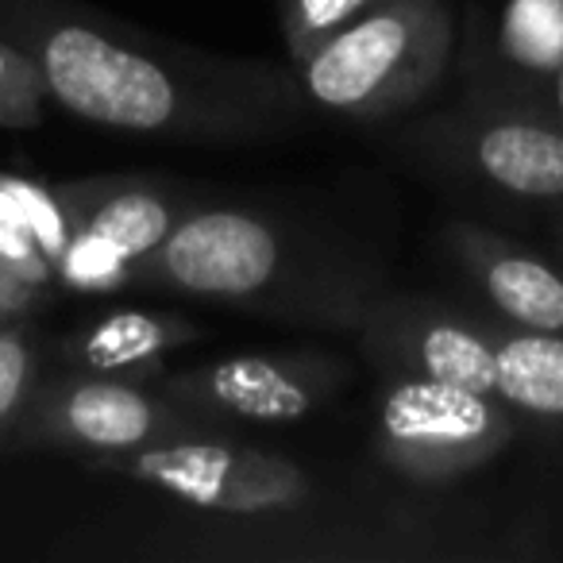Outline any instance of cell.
Wrapping results in <instances>:
<instances>
[{
	"instance_id": "cell-1",
	"label": "cell",
	"mask_w": 563,
	"mask_h": 563,
	"mask_svg": "<svg viewBox=\"0 0 563 563\" xmlns=\"http://www.w3.org/2000/svg\"><path fill=\"white\" fill-rule=\"evenodd\" d=\"M0 40L40 66L51 101L109 132L247 143L301 109L298 74L143 40L78 0H0Z\"/></svg>"
},
{
	"instance_id": "cell-2",
	"label": "cell",
	"mask_w": 563,
	"mask_h": 563,
	"mask_svg": "<svg viewBox=\"0 0 563 563\" xmlns=\"http://www.w3.org/2000/svg\"><path fill=\"white\" fill-rule=\"evenodd\" d=\"M132 290L189 294L336 329H355L383 294L347 255L232 205H189L170 235L132 266Z\"/></svg>"
},
{
	"instance_id": "cell-3",
	"label": "cell",
	"mask_w": 563,
	"mask_h": 563,
	"mask_svg": "<svg viewBox=\"0 0 563 563\" xmlns=\"http://www.w3.org/2000/svg\"><path fill=\"white\" fill-rule=\"evenodd\" d=\"M452 58L444 0H375L360 20L298 63L301 93L340 117L378 120L421 104Z\"/></svg>"
},
{
	"instance_id": "cell-4",
	"label": "cell",
	"mask_w": 563,
	"mask_h": 563,
	"mask_svg": "<svg viewBox=\"0 0 563 563\" xmlns=\"http://www.w3.org/2000/svg\"><path fill=\"white\" fill-rule=\"evenodd\" d=\"M514 440L506 401L437 378L390 375L378 394L375 452L394 475L440 486L490 463Z\"/></svg>"
},
{
	"instance_id": "cell-5",
	"label": "cell",
	"mask_w": 563,
	"mask_h": 563,
	"mask_svg": "<svg viewBox=\"0 0 563 563\" xmlns=\"http://www.w3.org/2000/svg\"><path fill=\"white\" fill-rule=\"evenodd\" d=\"M205 432H217V424L186 413L166 394H151L143 383L74 371V375L40 378L9 448L20 452L51 448L97 460L166 440L205 437Z\"/></svg>"
},
{
	"instance_id": "cell-6",
	"label": "cell",
	"mask_w": 563,
	"mask_h": 563,
	"mask_svg": "<svg viewBox=\"0 0 563 563\" xmlns=\"http://www.w3.org/2000/svg\"><path fill=\"white\" fill-rule=\"evenodd\" d=\"M97 471L135 478L170 498L217 514H290L313 494L309 475L294 460L243 448L220 432L166 440V444L135 448L120 455H97Z\"/></svg>"
},
{
	"instance_id": "cell-7",
	"label": "cell",
	"mask_w": 563,
	"mask_h": 563,
	"mask_svg": "<svg viewBox=\"0 0 563 563\" xmlns=\"http://www.w3.org/2000/svg\"><path fill=\"white\" fill-rule=\"evenodd\" d=\"M340 363L317 352H251L158 378V394L201 421L294 424L336 390Z\"/></svg>"
},
{
	"instance_id": "cell-8",
	"label": "cell",
	"mask_w": 563,
	"mask_h": 563,
	"mask_svg": "<svg viewBox=\"0 0 563 563\" xmlns=\"http://www.w3.org/2000/svg\"><path fill=\"white\" fill-rule=\"evenodd\" d=\"M355 336L386 378H437L498 398V363L478 317L440 301L378 294L355 321Z\"/></svg>"
},
{
	"instance_id": "cell-9",
	"label": "cell",
	"mask_w": 563,
	"mask_h": 563,
	"mask_svg": "<svg viewBox=\"0 0 563 563\" xmlns=\"http://www.w3.org/2000/svg\"><path fill=\"white\" fill-rule=\"evenodd\" d=\"M452 151L490 186L532 201L563 197V128L525 109H471L444 128Z\"/></svg>"
},
{
	"instance_id": "cell-10",
	"label": "cell",
	"mask_w": 563,
	"mask_h": 563,
	"mask_svg": "<svg viewBox=\"0 0 563 563\" xmlns=\"http://www.w3.org/2000/svg\"><path fill=\"white\" fill-rule=\"evenodd\" d=\"M444 243L509 329L563 336V271L471 220H452Z\"/></svg>"
},
{
	"instance_id": "cell-11",
	"label": "cell",
	"mask_w": 563,
	"mask_h": 563,
	"mask_svg": "<svg viewBox=\"0 0 563 563\" xmlns=\"http://www.w3.org/2000/svg\"><path fill=\"white\" fill-rule=\"evenodd\" d=\"M55 194L70 217V228L101 240L128 266L155 251L194 205L189 197L143 178H89L58 186Z\"/></svg>"
},
{
	"instance_id": "cell-12",
	"label": "cell",
	"mask_w": 563,
	"mask_h": 563,
	"mask_svg": "<svg viewBox=\"0 0 563 563\" xmlns=\"http://www.w3.org/2000/svg\"><path fill=\"white\" fill-rule=\"evenodd\" d=\"M201 340V329L178 313L117 309L63 340V360L74 371L112 375L128 383H158L170 352Z\"/></svg>"
},
{
	"instance_id": "cell-13",
	"label": "cell",
	"mask_w": 563,
	"mask_h": 563,
	"mask_svg": "<svg viewBox=\"0 0 563 563\" xmlns=\"http://www.w3.org/2000/svg\"><path fill=\"white\" fill-rule=\"evenodd\" d=\"M70 240V217L55 189L0 174V266L35 294L58 286V255Z\"/></svg>"
},
{
	"instance_id": "cell-14",
	"label": "cell",
	"mask_w": 563,
	"mask_h": 563,
	"mask_svg": "<svg viewBox=\"0 0 563 563\" xmlns=\"http://www.w3.org/2000/svg\"><path fill=\"white\" fill-rule=\"evenodd\" d=\"M498 363V398L509 409L563 432V336L486 324Z\"/></svg>"
},
{
	"instance_id": "cell-15",
	"label": "cell",
	"mask_w": 563,
	"mask_h": 563,
	"mask_svg": "<svg viewBox=\"0 0 563 563\" xmlns=\"http://www.w3.org/2000/svg\"><path fill=\"white\" fill-rule=\"evenodd\" d=\"M501 51L517 70H563V0H509L501 16Z\"/></svg>"
},
{
	"instance_id": "cell-16",
	"label": "cell",
	"mask_w": 563,
	"mask_h": 563,
	"mask_svg": "<svg viewBox=\"0 0 563 563\" xmlns=\"http://www.w3.org/2000/svg\"><path fill=\"white\" fill-rule=\"evenodd\" d=\"M40 340L24 317L0 324V448H9L35 386H40Z\"/></svg>"
},
{
	"instance_id": "cell-17",
	"label": "cell",
	"mask_w": 563,
	"mask_h": 563,
	"mask_svg": "<svg viewBox=\"0 0 563 563\" xmlns=\"http://www.w3.org/2000/svg\"><path fill=\"white\" fill-rule=\"evenodd\" d=\"M375 0H278V27L294 66L360 20Z\"/></svg>"
},
{
	"instance_id": "cell-18",
	"label": "cell",
	"mask_w": 563,
	"mask_h": 563,
	"mask_svg": "<svg viewBox=\"0 0 563 563\" xmlns=\"http://www.w3.org/2000/svg\"><path fill=\"white\" fill-rule=\"evenodd\" d=\"M51 101L47 81L40 66L16 47L0 40V128L4 132H27L43 124V104Z\"/></svg>"
},
{
	"instance_id": "cell-19",
	"label": "cell",
	"mask_w": 563,
	"mask_h": 563,
	"mask_svg": "<svg viewBox=\"0 0 563 563\" xmlns=\"http://www.w3.org/2000/svg\"><path fill=\"white\" fill-rule=\"evenodd\" d=\"M40 298L43 294H35L32 286H24V282L16 278V274H9L4 266H0V324L16 321V317H27V309H32Z\"/></svg>"
},
{
	"instance_id": "cell-20",
	"label": "cell",
	"mask_w": 563,
	"mask_h": 563,
	"mask_svg": "<svg viewBox=\"0 0 563 563\" xmlns=\"http://www.w3.org/2000/svg\"><path fill=\"white\" fill-rule=\"evenodd\" d=\"M555 240H560V247H563V224H560V228H555Z\"/></svg>"
},
{
	"instance_id": "cell-21",
	"label": "cell",
	"mask_w": 563,
	"mask_h": 563,
	"mask_svg": "<svg viewBox=\"0 0 563 563\" xmlns=\"http://www.w3.org/2000/svg\"><path fill=\"white\" fill-rule=\"evenodd\" d=\"M560 255H563V247H560Z\"/></svg>"
}]
</instances>
